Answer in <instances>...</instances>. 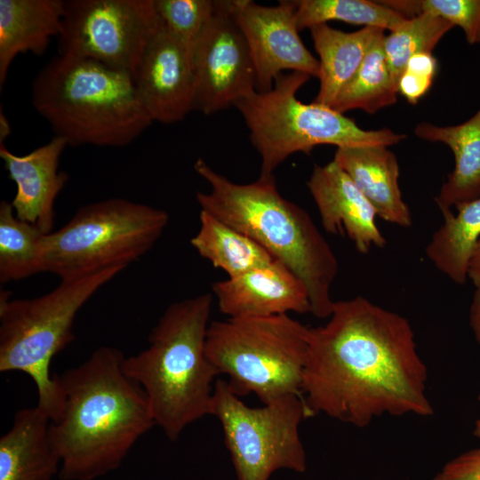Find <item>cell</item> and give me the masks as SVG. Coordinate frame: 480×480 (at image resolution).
I'll use <instances>...</instances> for the list:
<instances>
[{
  "mask_svg": "<svg viewBox=\"0 0 480 480\" xmlns=\"http://www.w3.org/2000/svg\"><path fill=\"white\" fill-rule=\"evenodd\" d=\"M428 369L409 321L363 296L334 301L309 328L301 394L311 414L357 428L383 415L428 417Z\"/></svg>",
  "mask_w": 480,
  "mask_h": 480,
  "instance_id": "obj_1",
  "label": "cell"
},
{
  "mask_svg": "<svg viewBox=\"0 0 480 480\" xmlns=\"http://www.w3.org/2000/svg\"><path fill=\"white\" fill-rule=\"evenodd\" d=\"M124 358L118 348L101 346L54 375L65 409L48 435L60 460V480H93L118 468L156 425L146 393L123 371Z\"/></svg>",
  "mask_w": 480,
  "mask_h": 480,
  "instance_id": "obj_2",
  "label": "cell"
},
{
  "mask_svg": "<svg viewBox=\"0 0 480 480\" xmlns=\"http://www.w3.org/2000/svg\"><path fill=\"white\" fill-rule=\"evenodd\" d=\"M194 170L211 188L208 193H196L201 211L248 236L284 263L305 284L310 313L328 318L334 304L331 289L339 263L310 215L282 196L274 175L238 184L202 158L195 162Z\"/></svg>",
  "mask_w": 480,
  "mask_h": 480,
  "instance_id": "obj_3",
  "label": "cell"
},
{
  "mask_svg": "<svg viewBox=\"0 0 480 480\" xmlns=\"http://www.w3.org/2000/svg\"><path fill=\"white\" fill-rule=\"evenodd\" d=\"M213 299L204 292L170 304L151 330L148 348L123 360L124 372L142 388L156 425L170 441L211 414L220 375L205 351Z\"/></svg>",
  "mask_w": 480,
  "mask_h": 480,
  "instance_id": "obj_4",
  "label": "cell"
},
{
  "mask_svg": "<svg viewBox=\"0 0 480 480\" xmlns=\"http://www.w3.org/2000/svg\"><path fill=\"white\" fill-rule=\"evenodd\" d=\"M31 89L35 110L68 146L125 147L153 123L132 75L91 60L58 54Z\"/></svg>",
  "mask_w": 480,
  "mask_h": 480,
  "instance_id": "obj_5",
  "label": "cell"
},
{
  "mask_svg": "<svg viewBox=\"0 0 480 480\" xmlns=\"http://www.w3.org/2000/svg\"><path fill=\"white\" fill-rule=\"evenodd\" d=\"M125 268L114 267L60 280L50 292L32 299L0 293V372H21L33 380L36 406L52 422L65 409V396L50 372L53 357L74 340L73 326L82 307Z\"/></svg>",
  "mask_w": 480,
  "mask_h": 480,
  "instance_id": "obj_6",
  "label": "cell"
},
{
  "mask_svg": "<svg viewBox=\"0 0 480 480\" xmlns=\"http://www.w3.org/2000/svg\"><path fill=\"white\" fill-rule=\"evenodd\" d=\"M310 77L296 71L282 73L270 90L255 91L236 104L260 156V176L274 175L287 157L298 152L309 154L319 145L388 148L405 139L388 128L361 129L329 106L301 102L297 92Z\"/></svg>",
  "mask_w": 480,
  "mask_h": 480,
  "instance_id": "obj_7",
  "label": "cell"
},
{
  "mask_svg": "<svg viewBox=\"0 0 480 480\" xmlns=\"http://www.w3.org/2000/svg\"><path fill=\"white\" fill-rule=\"evenodd\" d=\"M308 332L289 314L212 321L206 356L240 397L254 394L267 404L288 395L302 396Z\"/></svg>",
  "mask_w": 480,
  "mask_h": 480,
  "instance_id": "obj_8",
  "label": "cell"
},
{
  "mask_svg": "<svg viewBox=\"0 0 480 480\" xmlns=\"http://www.w3.org/2000/svg\"><path fill=\"white\" fill-rule=\"evenodd\" d=\"M163 209L124 198L87 204L45 236L44 269L60 280L127 266L146 254L168 226Z\"/></svg>",
  "mask_w": 480,
  "mask_h": 480,
  "instance_id": "obj_9",
  "label": "cell"
},
{
  "mask_svg": "<svg viewBox=\"0 0 480 480\" xmlns=\"http://www.w3.org/2000/svg\"><path fill=\"white\" fill-rule=\"evenodd\" d=\"M210 415L221 425L236 480H269L279 469L307 470L300 424L312 416L301 396L288 395L252 408L218 379Z\"/></svg>",
  "mask_w": 480,
  "mask_h": 480,
  "instance_id": "obj_10",
  "label": "cell"
},
{
  "mask_svg": "<svg viewBox=\"0 0 480 480\" xmlns=\"http://www.w3.org/2000/svg\"><path fill=\"white\" fill-rule=\"evenodd\" d=\"M160 24L154 0H68L59 54L91 60L132 76Z\"/></svg>",
  "mask_w": 480,
  "mask_h": 480,
  "instance_id": "obj_11",
  "label": "cell"
},
{
  "mask_svg": "<svg viewBox=\"0 0 480 480\" xmlns=\"http://www.w3.org/2000/svg\"><path fill=\"white\" fill-rule=\"evenodd\" d=\"M195 107L204 115L227 109L256 90V70L232 0L215 12L193 45Z\"/></svg>",
  "mask_w": 480,
  "mask_h": 480,
  "instance_id": "obj_12",
  "label": "cell"
},
{
  "mask_svg": "<svg viewBox=\"0 0 480 480\" xmlns=\"http://www.w3.org/2000/svg\"><path fill=\"white\" fill-rule=\"evenodd\" d=\"M232 9L252 54L258 92L270 90L285 70L318 77L319 61L299 35L294 0H282L275 6L232 0Z\"/></svg>",
  "mask_w": 480,
  "mask_h": 480,
  "instance_id": "obj_13",
  "label": "cell"
},
{
  "mask_svg": "<svg viewBox=\"0 0 480 480\" xmlns=\"http://www.w3.org/2000/svg\"><path fill=\"white\" fill-rule=\"evenodd\" d=\"M132 78L152 122L177 123L194 110L193 46L173 36L162 23Z\"/></svg>",
  "mask_w": 480,
  "mask_h": 480,
  "instance_id": "obj_14",
  "label": "cell"
},
{
  "mask_svg": "<svg viewBox=\"0 0 480 480\" xmlns=\"http://www.w3.org/2000/svg\"><path fill=\"white\" fill-rule=\"evenodd\" d=\"M212 291L220 311L228 317L310 313L305 284L277 260L238 276L215 281Z\"/></svg>",
  "mask_w": 480,
  "mask_h": 480,
  "instance_id": "obj_15",
  "label": "cell"
},
{
  "mask_svg": "<svg viewBox=\"0 0 480 480\" xmlns=\"http://www.w3.org/2000/svg\"><path fill=\"white\" fill-rule=\"evenodd\" d=\"M307 186L327 233L347 236L363 254L386 245L375 210L333 159L315 165Z\"/></svg>",
  "mask_w": 480,
  "mask_h": 480,
  "instance_id": "obj_16",
  "label": "cell"
},
{
  "mask_svg": "<svg viewBox=\"0 0 480 480\" xmlns=\"http://www.w3.org/2000/svg\"><path fill=\"white\" fill-rule=\"evenodd\" d=\"M68 143L53 136L47 143L31 152L18 156L0 143V157L9 178L16 185L11 204L20 220L36 226L45 234L52 232L55 223V201L68 180L59 170L60 156Z\"/></svg>",
  "mask_w": 480,
  "mask_h": 480,
  "instance_id": "obj_17",
  "label": "cell"
},
{
  "mask_svg": "<svg viewBox=\"0 0 480 480\" xmlns=\"http://www.w3.org/2000/svg\"><path fill=\"white\" fill-rule=\"evenodd\" d=\"M333 160L351 178L378 217L402 228L412 225L399 187V164L387 147L337 148Z\"/></svg>",
  "mask_w": 480,
  "mask_h": 480,
  "instance_id": "obj_18",
  "label": "cell"
},
{
  "mask_svg": "<svg viewBox=\"0 0 480 480\" xmlns=\"http://www.w3.org/2000/svg\"><path fill=\"white\" fill-rule=\"evenodd\" d=\"M65 1L0 0V88L20 53L42 55L60 35Z\"/></svg>",
  "mask_w": 480,
  "mask_h": 480,
  "instance_id": "obj_19",
  "label": "cell"
},
{
  "mask_svg": "<svg viewBox=\"0 0 480 480\" xmlns=\"http://www.w3.org/2000/svg\"><path fill=\"white\" fill-rule=\"evenodd\" d=\"M50 418L37 406L18 411L0 438V480H52L60 460L48 435Z\"/></svg>",
  "mask_w": 480,
  "mask_h": 480,
  "instance_id": "obj_20",
  "label": "cell"
},
{
  "mask_svg": "<svg viewBox=\"0 0 480 480\" xmlns=\"http://www.w3.org/2000/svg\"><path fill=\"white\" fill-rule=\"evenodd\" d=\"M414 133L420 139L445 144L453 154V170L435 197L442 213L480 196V108L456 125L420 123Z\"/></svg>",
  "mask_w": 480,
  "mask_h": 480,
  "instance_id": "obj_21",
  "label": "cell"
},
{
  "mask_svg": "<svg viewBox=\"0 0 480 480\" xmlns=\"http://www.w3.org/2000/svg\"><path fill=\"white\" fill-rule=\"evenodd\" d=\"M319 56L320 82L314 102L331 107L345 84L356 74L376 38L384 32L363 27L353 32L335 29L327 23L309 28Z\"/></svg>",
  "mask_w": 480,
  "mask_h": 480,
  "instance_id": "obj_22",
  "label": "cell"
},
{
  "mask_svg": "<svg viewBox=\"0 0 480 480\" xmlns=\"http://www.w3.org/2000/svg\"><path fill=\"white\" fill-rule=\"evenodd\" d=\"M443 212L425 254L435 268L456 284L468 281L470 260L480 240V196Z\"/></svg>",
  "mask_w": 480,
  "mask_h": 480,
  "instance_id": "obj_23",
  "label": "cell"
},
{
  "mask_svg": "<svg viewBox=\"0 0 480 480\" xmlns=\"http://www.w3.org/2000/svg\"><path fill=\"white\" fill-rule=\"evenodd\" d=\"M200 228L190 244L204 259L235 277L276 260L248 236L200 211Z\"/></svg>",
  "mask_w": 480,
  "mask_h": 480,
  "instance_id": "obj_24",
  "label": "cell"
},
{
  "mask_svg": "<svg viewBox=\"0 0 480 480\" xmlns=\"http://www.w3.org/2000/svg\"><path fill=\"white\" fill-rule=\"evenodd\" d=\"M47 234L16 217L11 202L0 203V282L20 281L45 272Z\"/></svg>",
  "mask_w": 480,
  "mask_h": 480,
  "instance_id": "obj_25",
  "label": "cell"
},
{
  "mask_svg": "<svg viewBox=\"0 0 480 480\" xmlns=\"http://www.w3.org/2000/svg\"><path fill=\"white\" fill-rule=\"evenodd\" d=\"M384 38L382 32L356 74L337 95L332 108L341 114L352 109L373 114L396 102L398 87L387 65L383 51Z\"/></svg>",
  "mask_w": 480,
  "mask_h": 480,
  "instance_id": "obj_26",
  "label": "cell"
},
{
  "mask_svg": "<svg viewBox=\"0 0 480 480\" xmlns=\"http://www.w3.org/2000/svg\"><path fill=\"white\" fill-rule=\"evenodd\" d=\"M299 30L330 20L374 27L390 32L401 28L407 18L380 1L369 0H294Z\"/></svg>",
  "mask_w": 480,
  "mask_h": 480,
  "instance_id": "obj_27",
  "label": "cell"
},
{
  "mask_svg": "<svg viewBox=\"0 0 480 480\" xmlns=\"http://www.w3.org/2000/svg\"><path fill=\"white\" fill-rule=\"evenodd\" d=\"M452 28L444 19L423 12L407 19L401 28L385 36L383 51L388 70L397 87L408 60L419 53H431Z\"/></svg>",
  "mask_w": 480,
  "mask_h": 480,
  "instance_id": "obj_28",
  "label": "cell"
},
{
  "mask_svg": "<svg viewBox=\"0 0 480 480\" xmlns=\"http://www.w3.org/2000/svg\"><path fill=\"white\" fill-rule=\"evenodd\" d=\"M409 19L423 12L441 17L460 27L469 44H480V0L380 1Z\"/></svg>",
  "mask_w": 480,
  "mask_h": 480,
  "instance_id": "obj_29",
  "label": "cell"
},
{
  "mask_svg": "<svg viewBox=\"0 0 480 480\" xmlns=\"http://www.w3.org/2000/svg\"><path fill=\"white\" fill-rule=\"evenodd\" d=\"M154 1L162 25L192 46L212 19L217 4L212 0Z\"/></svg>",
  "mask_w": 480,
  "mask_h": 480,
  "instance_id": "obj_30",
  "label": "cell"
},
{
  "mask_svg": "<svg viewBox=\"0 0 480 480\" xmlns=\"http://www.w3.org/2000/svg\"><path fill=\"white\" fill-rule=\"evenodd\" d=\"M437 68L432 53H419L407 62L398 81V93L416 104L429 90Z\"/></svg>",
  "mask_w": 480,
  "mask_h": 480,
  "instance_id": "obj_31",
  "label": "cell"
},
{
  "mask_svg": "<svg viewBox=\"0 0 480 480\" xmlns=\"http://www.w3.org/2000/svg\"><path fill=\"white\" fill-rule=\"evenodd\" d=\"M433 480H480V447L446 462Z\"/></svg>",
  "mask_w": 480,
  "mask_h": 480,
  "instance_id": "obj_32",
  "label": "cell"
},
{
  "mask_svg": "<svg viewBox=\"0 0 480 480\" xmlns=\"http://www.w3.org/2000/svg\"><path fill=\"white\" fill-rule=\"evenodd\" d=\"M468 322L476 341L480 347V287L476 288L469 307Z\"/></svg>",
  "mask_w": 480,
  "mask_h": 480,
  "instance_id": "obj_33",
  "label": "cell"
},
{
  "mask_svg": "<svg viewBox=\"0 0 480 480\" xmlns=\"http://www.w3.org/2000/svg\"><path fill=\"white\" fill-rule=\"evenodd\" d=\"M468 280H470L476 288L480 287V240L469 262Z\"/></svg>",
  "mask_w": 480,
  "mask_h": 480,
  "instance_id": "obj_34",
  "label": "cell"
},
{
  "mask_svg": "<svg viewBox=\"0 0 480 480\" xmlns=\"http://www.w3.org/2000/svg\"><path fill=\"white\" fill-rule=\"evenodd\" d=\"M1 132H0V143H3V141L4 140V139L7 137V135H9L11 133V128L9 126V123L6 119V117L4 116V115H3V112L1 111Z\"/></svg>",
  "mask_w": 480,
  "mask_h": 480,
  "instance_id": "obj_35",
  "label": "cell"
},
{
  "mask_svg": "<svg viewBox=\"0 0 480 480\" xmlns=\"http://www.w3.org/2000/svg\"><path fill=\"white\" fill-rule=\"evenodd\" d=\"M477 399H478V402L480 403V394L478 395ZM473 435L476 437L480 439V418L476 420Z\"/></svg>",
  "mask_w": 480,
  "mask_h": 480,
  "instance_id": "obj_36",
  "label": "cell"
}]
</instances>
